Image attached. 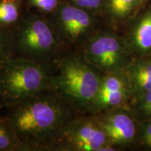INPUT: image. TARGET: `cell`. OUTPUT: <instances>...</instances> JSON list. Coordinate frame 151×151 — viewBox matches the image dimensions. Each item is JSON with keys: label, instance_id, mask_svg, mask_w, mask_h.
I'll return each mask as SVG.
<instances>
[{"label": "cell", "instance_id": "1", "mask_svg": "<svg viewBox=\"0 0 151 151\" xmlns=\"http://www.w3.org/2000/svg\"><path fill=\"white\" fill-rule=\"evenodd\" d=\"M80 114L48 88L8 109L5 117L25 151H52L68 122Z\"/></svg>", "mask_w": 151, "mask_h": 151}, {"label": "cell", "instance_id": "2", "mask_svg": "<svg viewBox=\"0 0 151 151\" xmlns=\"http://www.w3.org/2000/svg\"><path fill=\"white\" fill-rule=\"evenodd\" d=\"M103 73L78 51L68 50L55 62L48 88L81 114L90 113Z\"/></svg>", "mask_w": 151, "mask_h": 151}, {"label": "cell", "instance_id": "3", "mask_svg": "<svg viewBox=\"0 0 151 151\" xmlns=\"http://www.w3.org/2000/svg\"><path fill=\"white\" fill-rule=\"evenodd\" d=\"M12 58L55 64L68 51L48 17L36 11H24L11 30Z\"/></svg>", "mask_w": 151, "mask_h": 151}, {"label": "cell", "instance_id": "4", "mask_svg": "<svg viewBox=\"0 0 151 151\" xmlns=\"http://www.w3.org/2000/svg\"><path fill=\"white\" fill-rule=\"evenodd\" d=\"M54 64L11 58L0 66V107L9 109L48 88Z\"/></svg>", "mask_w": 151, "mask_h": 151}, {"label": "cell", "instance_id": "5", "mask_svg": "<svg viewBox=\"0 0 151 151\" xmlns=\"http://www.w3.org/2000/svg\"><path fill=\"white\" fill-rule=\"evenodd\" d=\"M78 52L103 74L125 71L135 58L122 34L106 24Z\"/></svg>", "mask_w": 151, "mask_h": 151}, {"label": "cell", "instance_id": "6", "mask_svg": "<svg viewBox=\"0 0 151 151\" xmlns=\"http://www.w3.org/2000/svg\"><path fill=\"white\" fill-rule=\"evenodd\" d=\"M48 17L62 43L72 51H79L104 24L100 17L64 1Z\"/></svg>", "mask_w": 151, "mask_h": 151}, {"label": "cell", "instance_id": "7", "mask_svg": "<svg viewBox=\"0 0 151 151\" xmlns=\"http://www.w3.org/2000/svg\"><path fill=\"white\" fill-rule=\"evenodd\" d=\"M92 113L80 114L68 122L52 151H115Z\"/></svg>", "mask_w": 151, "mask_h": 151}, {"label": "cell", "instance_id": "8", "mask_svg": "<svg viewBox=\"0 0 151 151\" xmlns=\"http://www.w3.org/2000/svg\"><path fill=\"white\" fill-rule=\"evenodd\" d=\"M94 115L116 150L137 147L139 122L127 104Z\"/></svg>", "mask_w": 151, "mask_h": 151}, {"label": "cell", "instance_id": "9", "mask_svg": "<svg viewBox=\"0 0 151 151\" xmlns=\"http://www.w3.org/2000/svg\"><path fill=\"white\" fill-rule=\"evenodd\" d=\"M132 95L125 71L103 74L90 113L94 114L127 104Z\"/></svg>", "mask_w": 151, "mask_h": 151}, {"label": "cell", "instance_id": "10", "mask_svg": "<svg viewBox=\"0 0 151 151\" xmlns=\"http://www.w3.org/2000/svg\"><path fill=\"white\" fill-rule=\"evenodd\" d=\"M120 32L135 57L151 55V1Z\"/></svg>", "mask_w": 151, "mask_h": 151}, {"label": "cell", "instance_id": "11", "mask_svg": "<svg viewBox=\"0 0 151 151\" xmlns=\"http://www.w3.org/2000/svg\"><path fill=\"white\" fill-rule=\"evenodd\" d=\"M144 6L142 0H104L101 18L106 25L120 32Z\"/></svg>", "mask_w": 151, "mask_h": 151}, {"label": "cell", "instance_id": "12", "mask_svg": "<svg viewBox=\"0 0 151 151\" xmlns=\"http://www.w3.org/2000/svg\"><path fill=\"white\" fill-rule=\"evenodd\" d=\"M125 72L131 86L132 97L151 90V55L135 57Z\"/></svg>", "mask_w": 151, "mask_h": 151}, {"label": "cell", "instance_id": "13", "mask_svg": "<svg viewBox=\"0 0 151 151\" xmlns=\"http://www.w3.org/2000/svg\"><path fill=\"white\" fill-rule=\"evenodd\" d=\"M22 0H0V27L11 32L24 11Z\"/></svg>", "mask_w": 151, "mask_h": 151}, {"label": "cell", "instance_id": "14", "mask_svg": "<svg viewBox=\"0 0 151 151\" xmlns=\"http://www.w3.org/2000/svg\"><path fill=\"white\" fill-rule=\"evenodd\" d=\"M127 104L139 123L151 120V90L132 97Z\"/></svg>", "mask_w": 151, "mask_h": 151}, {"label": "cell", "instance_id": "15", "mask_svg": "<svg viewBox=\"0 0 151 151\" xmlns=\"http://www.w3.org/2000/svg\"><path fill=\"white\" fill-rule=\"evenodd\" d=\"M0 151H25L5 116H0Z\"/></svg>", "mask_w": 151, "mask_h": 151}, {"label": "cell", "instance_id": "16", "mask_svg": "<svg viewBox=\"0 0 151 151\" xmlns=\"http://www.w3.org/2000/svg\"><path fill=\"white\" fill-rule=\"evenodd\" d=\"M62 0H26L28 10H35L46 16L53 14L58 9Z\"/></svg>", "mask_w": 151, "mask_h": 151}, {"label": "cell", "instance_id": "17", "mask_svg": "<svg viewBox=\"0 0 151 151\" xmlns=\"http://www.w3.org/2000/svg\"><path fill=\"white\" fill-rule=\"evenodd\" d=\"M62 1L74 6L89 11L101 18L104 0H62Z\"/></svg>", "mask_w": 151, "mask_h": 151}, {"label": "cell", "instance_id": "18", "mask_svg": "<svg viewBox=\"0 0 151 151\" xmlns=\"http://www.w3.org/2000/svg\"><path fill=\"white\" fill-rule=\"evenodd\" d=\"M137 147L151 151V120L139 123Z\"/></svg>", "mask_w": 151, "mask_h": 151}, {"label": "cell", "instance_id": "19", "mask_svg": "<svg viewBox=\"0 0 151 151\" xmlns=\"http://www.w3.org/2000/svg\"><path fill=\"white\" fill-rule=\"evenodd\" d=\"M12 58L11 32L0 27V66Z\"/></svg>", "mask_w": 151, "mask_h": 151}, {"label": "cell", "instance_id": "20", "mask_svg": "<svg viewBox=\"0 0 151 151\" xmlns=\"http://www.w3.org/2000/svg\"><path fill=\"white\" fill-rule=\"evenodd\" d=\"M150 1H151V0H142V2L144 6L146 5L147 4H148Z\"/></svg>", "mask_w": 151, "mask_h": 151}]
</instances>
